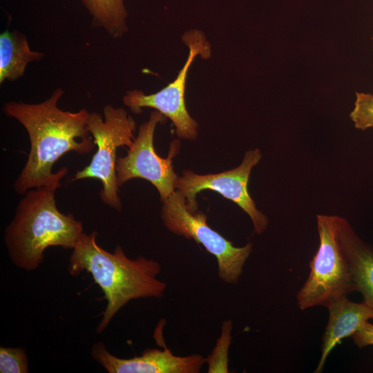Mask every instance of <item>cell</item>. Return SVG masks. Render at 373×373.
Listing matches in <instances>:
<instances>
[{
	"instance_id": "cell-1",
	"label": "cell",
	"mask_w": 373,
	"mask_h": 373,
	"mask_svg": "<svg viewBox=\"0 0 373 373\" xmlns=\"http://www.w3.org/2000/svg\"><path fill=\"white\" fill-rule=\"evenodd\" d=\"M64 93L57 88L42 102H9L3 106L4 113L25 128L30 140L27 161L14 184L15 191L20 195L33 188L60 182L68 169L62 167L55 173L52 170L64 154L70 151L87 154L95 148L87 128L90 113L84 108L70 112L59 108Z\"/></svg>"
},
{
	"instance_id": "cell-2",
	"label": "cell",
	"mask_w": 373,
	"mask_h": 373,
	"mask_svg": "<svg viewBox=\"0 0 373 373\" xmlns=\"http://www.w3.org/2000/svg\"><path fill=\"white\" fill-rule=\"evenodd\" d=\"M97 236L96 231L83 233L70 256L68 272L74 277L90 274L104 293L106 306L96 328L99 334L129 301L162 298L167 285L157 278L162 271L158 262L143 256L131 259L121 246L107 251L97 244Z\"/></svg>"
},
{
	"instance_id": "cell-3",
	"label": "cell",
	"mask_w": 373,
	"mask_h": 373,
	"mask_svg": "<svg viewBox=\"0 0 373 373\" xmlns=\"http://www.w3.org/2000/svg\"><path fill=\"white\" fill-rule=\"evenodd\" d=\"M61 182L28 190L19 201L13 220L4 231V242L12 263L33 271L43 262L50 247L73 249L83 226L72 213H61L55 198Z\"/></svg>"
},
{
	"instance_id": "cell-4",
	"label": "cell",
	"mask_w": 373,
	"mask_h": 373,
	"mask_svg": "<svg viewBox=\"0 0 373 373\" xmlns=\"http://www.w3.org/2000/svg\"><path fill=\"white\" fill-rule=\"evenodd\" d=\"M316 219L318 250L309 262L307 279L296 296L301 310L315 306L327 307L355 291L351 269L339 238L337 216L319 214Z\"/></svg>"
},
{
	"instance_id": "cell-5",
	"label": "cell",
	"mask_w": 373,
	"mask_h": 373,
	"mask_svg": "<svg viewBox=\"0 0 373 373\" xmlns=\"http://www.w3.org/2000/svg\"><path fill=\"white\" fill-rule=\"evenodd\" d=\"M135 126L133 118L124 108L111 104L104 106L103 117L98 113H90L87 128L97 151L89 164L78 171L72 179L73 181L99 180L102 185L99 193L101 200L117 211L121 209L122 204L116 173L117 149L133 145Z\"/></svg>"
},
{
	"instance_id": "cell-6",
	"label": "cell",
	"mask_w": 373,
	"mask_h": 373,
	"mask_svg": "<svg viewBox=\"0 0 373 373\" xmlns=\"http://www.w3.org/2000/svg\"><path fill=\"white\" fill-rule=\"evenodd\" d=\"M162 218L165 227L172 233L194 240L215 256L218 276L222 282L231 285L238 283L253 250L252 243L235 247L209 227L205 214L198 211H191L184 197L178 191H174L163 202Z\"/></svg>"
},
{
	"instance_id": "cell-7",
	"label": "cell",
	"mask_w": 373,
	"mask_h": 373,
	"mask_svg": "<svg viewBox=\"0 0 373 373\" xmlns=\"http://www.w3.org/2000/svg\"><path fill=\"white\" fill-rule=\"evenodd\" d=\"M182 39L189 52L174 81L160 91L150 95L139 90L128 91L123 97V102L134 113H140L146 107L158 111L172 121L179 137L194 140L198 135V123L189 115L184 100L187 73L195 57L200 55L204 59L208 58L211 48L202 32L199 30L186 32Z\"/></svg>"
},
{
	"instance_id": "cell-8",
	"label": "cell",
	"mask_w": 373,
	"mask_h": 373,
	"mask_svg": "<svg viewBox=\"0 0 373 373\" xmlns=\"http://www.w3.org/2000/svg\"><path fill=\"white\" fill-rule=\"evenodd\" d=\"M164 117L158 111H153L149 120L139 127L126 155L118 157L116 165L119 187L133 178L146 180L157 189L162 202L175 191L178 179L173 169L172 158L178 153L179 142L172 143L166 158L160 157L153 146L155 127L165 120Z\"/></svg>"
},
{
	"instance_id": "cell-9",
	"label": "cell",
	"mask_w": 373,
	"mask_h": 373,
	"mask_svg": "<svg viewBox=\"0 0 373 373\" xmlns=\"http://www.w3.org/2000/svg\"><path fill=\"white\" fill-rule=\"evenodd\" d=\"M262 154L259 149L248 151L242 163L236 168L216 174L198 175L184 171L178 177L175 189L184 197L191 211L198 210L196 195L202 190L211 189L238 204L251 218L255 231L261 234L266 230L269 220L259 211L249 195L248 182L251 171L260 162Z\"/></svg>"
},
{
	"instance_id": "cell-10",
	"label": "cell",
	"mask_w": 373,
	"mask_h": 373,
	"mask_svg": "<svg viewBox=\"0 0 373 373\" xmlns=\"http://www.w3.org/2000/svg\"><path fill=\"white\" fill-rule=\"evenodd\" d=\"M91 356L109 373H198L206 363L201 354L176 356L166 347L147 348L140 356L122 358L110 353L103 342L93 345Z\"/></svg>"
},
{
	"instance_id": "cell-11",
	"label": "cell",
	"mask_w": 373,
	"mask_h": 373,
	"mask_svg": "<svg viewBox=\"0 0 373 373\" xmlns=\"http://www.w3.org/2000/svg\"><path fill=\"white\" fill-rule=\"evenodd\" d=\"M329 319L322 340L321 355L314 371L320 373L328 355L341 341L355 333L366 322L373 318V308L365 302L355 303L344 296L332 302L327 307Z\"/></svg>"
},
{
	"instance_id": "cell-12",
	"label": "cell",
	"mask_w": 373,
	"mask_h": 373,
	"mask_svg": "<svg viewBox=\"0 0 373 373\" xmlns=\"http://www.w3.org/2000/svg\"><path fill=\"white\" fill-rule=\"evenodd\" d=\"M340 241L349 262L355 291L373 308V247L361 239L348 221L337 216Z\"/></svg>"
},
{
	"instance_id": "cell-13",
	"label": "cell",
	"mask_w": 373,
	"mask_h": 373,
	"mask_svg": "<svg viewBox=\"0 0 373 373\" xmlns=\"http://www.w3.org/2000/svg\"><path fill=\"white\" fill-rule=\"evenodd\" d=\"M44 55L31 50L25 35L6 30L0 35V83L15 81L24 75L30 62L39 61Z\"/></svg>"
},
{
	"instance_id": "cell-14",
	"label": "cell",
	"mask_w": 373,
	"mask_h": 373,
	"mask_svg": "<svg viewBox=\"0 0 373 373\" xmlns=\"http://www.w3.org/2000/svg\"><path fill=\"white\" fill-rule=\"evenodd\" d=\"M80 1L92 17L93 23L113 37H119L127 30V11L123 0Z\"/></svg>"
},
{
	"instance_id": "cell-15",
	"label": "cell",
	"mask_w": 373,
	"mask_h": 373,
	"mask_svg": "<svg viewBox=\"0 0 373 373\" xmlns=\"http://www.w3.org/2000/svg\"><path fill=\"white\" fill-rule=\"evenodd\" d=\"M233 325L231 320L223 321L221 334L210 355L206 358L208 372H229L228 352L231 341Z\"/></svg>"
},
{
	"instance_id": "cell-16",
	"label": "cell",
	"mask_w": 373,
	"mask_h": 373,
	"mask_svg": "<svg viewBox=\"0 0 373 373\" xmlns=\"http://www.w3.org/2000/svg\"><path fill=\"white\" fill-rule=\"evenodd\" d=\"M350 117L354 127L358 130L373 128V94L356 92Z\"/></svg>"
},
{
	"instance_id": "cell-17",
	"label": "cell",
	"mask_w": 373,
	"mask_h": 373,
	"mask_svg": "<svg viewBox=\"0 0 373 373\" xmlns=\"http://www.w3.org/2000/svg\"><path fill=\"white\" fill-rule=\"evenodd\" d=\"M28 361L25 348L0 347L1 373H27Z\"/></svg>"
},
{
	"instance_id": "cell-18",
	"label": "cell",
	"mask_w": 373,
	"mask_h": 373,
	"mask_svg": "<svg viewBox=\"0 0 373 373\" xmlns=\"http://www.w3.org/2000/svg\"><path fill=\"white\" fill-rule=\"evenodd\" d=\"M351 337L359 348L373 345V324L366 322Z\"/></svg>"
},
{
	"instance_id": "cell-19",
	"label": "cell",
	"mask_w": 373,
	"mask_h": 373,
	"mask_svg": "<svg viewBox=\"0 0 373 373\" xmlns=\"http://www.w3.org/2000/svg\"><path fill=\"white\" fill-rule=\"evenodd\" d=\"M372 41H373V35H372Z\"/></svg>"
}]
</instances>
